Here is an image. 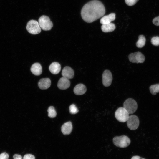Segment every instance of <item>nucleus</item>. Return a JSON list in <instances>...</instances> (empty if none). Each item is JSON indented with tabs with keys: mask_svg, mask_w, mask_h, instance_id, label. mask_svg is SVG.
Here are the masks:
<instances>
[{
	"mask_svg": "<svg viewBox=\"0 0 159 159\" xmlns=\"http://www.w3.org/2000/svg\"><path fill=\"white\" fill-rule=\"evenodd\" d=\"M105 12V8L103 4L99 1L93 0L84 6L81 14L85 21L91 23L103 16Z\"/></svg>",
	"mask_w": 159,
	"mask_h": 159,
	"instance_id": "1",
	"label": "nucleus"
},
{
	"mask_svg": "<svg viewBox=\"0 0 159 159\" xmlns=\"http://www.w3.org/2000/svg\"><path fill=\"white\" fill-rule=\"evenodd\" d=\"M113 142L117 147L124 148L127 147L130 144V140L127 136L122 135L114 137L113 139Z\"/></svg>",
	"mask_w": 159,
	"mask_h": 159,
	"instance_id": "2",
	"label": "nucleus"
},
{
	"mask_svg": "<svg viewBox=\"0 0 159 159\" xmlns=\"http://www.w3.org/2000/svg\"><path fill=\"white\" fill-rule=\"evenodd\" d=\"M38 23L41 29L44 31L51 30L53 26L52 22L49 17L42 15L38 19Z\"/></svg>",
	"mask_w": 159,
	"mask_h": 159,
	"instance_id": "3",
	"label": "nucleus"
},
{
	"mask_svg": "<svg viewBox=\"0 0 159 159\" xmlns=\"http://www.w3.org/2000/svg\"><path fill=\"white\" fill-rule=\"evenodd\" d=\"M26 29L29 33L32 34H39L41 32L38 22L34 20H31L27 23Z\"/></svg>",
	"mask_w": 159,
	"mask_h": 159,
	"instance_id": "4",
	"label": "nucleus"
},
{
	"mask_svg": "<svg viewBox=\"0 0 159 159\" xmlns=\"http://www.w3.org/2000/svg\"><path fill=\"white\" fill-rule=\"evenodd\" d=\"M123 107L127 110L129 114H132L135 112L137 110L138 105L134 99L128 98L124 102Z\"/></svg>",
	"mask_w": 159,
	"mask_h": 159,
	"instance_id": "5",
	"label": "nucleus"
},
{
	"mask_svg": "<svg viewBox=\"0 0 159 159\" xmlns=\"http://www.w3.org/2000/svg\"><path fill=\"white\" fill-rule=\"evenodd\" d=\"M129 114L127 110L123 107L118 108L115 112V117L119 122H124L127 121L129 117Z\"/></svg>",
	"mask_w": 159,
	"mask_h": 159,
	"instance_id": "6",
	"label": "nucleus"
},
{
	"mask_svg": "<svg viewBox=\"0 0 159 159\" xmlns=\"http://www.w3.org/2000/svg\"><path fill=\"white\" fill-rule=\"evenodd\" d=\"M127 122L128 127L131 130L137 129L139 126V119L138 117L135 115H131L129 116Z\"/></svg>",
	"mask_w": 159,
	"mask_h": 159,
	"instance_id": "7",
	"label": "nucleus"
},
{
	"mask_svg": "<svg viewBox=\"0 0 159 159\" xmlns=\"http://www.w3.org/2000/svg\"><path fill=\"white\" fill-rule=\"evenodd\" d=\"M130 61L132 63H143L145 59L144 55L140 52L132 53L128 56Z\"/></svg>",
	"mask_w": 159,
	"mask_h": 159,
	"instance_id": "8",
	"label": "nucleus"
},
{
	"mask_svg": "<svg viewBox=\"0 0 159 159\" xmlns=\"http://www.w3.org/2000/svg\"><path fill=\"white\" fill-rule=\"evenodd\" d=\"M112 80V75L109 70H106L103 72L102 75V82L103 85L107 87L110 86Z\"/></svg>",
	"mask_w": 159,
	"mask_h": 159,
	"instance_id": "9",
	"label": "nucleus"
},
{
	"mask_svg": "<svg viewBox=\"0 0 159 159\" xmlns=\"http://www.w3.org/2000/svg\"><path fill=\"white\" fill-rule=\"evenodd\" d=\"M70 85L69 79L63 77L59 80L57 83L58 88L61 90H65L68 88Z\"/></svg>",
	"mask_w": 159,
	"mask_h": 159,
	"instance_id": "10",
	"label": "nucleus"
},
{
	"mask_svg": "<svg viewBox=\"0 0 159 159\" xmlns=\"http://www.w3.org/2000/svg\"><path fill=\"white\" fill-rule=\"evenodd\" d=\"M62 75L63 77L69 79L72 78L74 75V72L73 69L70 67L66 66L63 69Z\"/></svg>",
	"mask_w": 159,
	"mask_h": 159,
	"instance_id": "11",
	"label": "nucleus"
},
{
	"mask_svg": "<svg viewBox=\"0 0 159 159\" xmlns=\"http://www.w3.org/2000/svg\"><path fill=\"white\" fill-rule=\"evenodd\" d=\"M51 82L49 78H42L38 82V85L41 89H46L48 88L50 86Z\"/></svg>",
	"mask_w": 159,
	"mask_h": 159,
	"instance_id": "12",
	"label": "nucleus"
},
{
	"mask_svg": "<svg viewBox=\"0 0 159 159\" xmlns=\"http://www.w3.org/2000/svg\"><path fill=\"white\" fill-rule=\"evenodd\" d=\"M72 130V124L70 121L64 123L61 127V131L64 135H68L70 134Z\"/></svg>",
	"mask_w": 159,
	"mask_h": 159,
	"instance_id": "13",
	"label": "nucleus"
},
{
	"mask_svg": "<svg viewBox=\"0 0 159 159\" xmlns=\"http://www.w3.org/2000/svg\"><path fill=\"white\" fill-rule=\"evenodd\" d=\"M31 71L34 75L39 76L42 72V68L39 63H35L33 64L31 67Z\"/></svg>",
	"mask_w": 159,
	"mask_h": 159,
	"instance_id": "14",
	"label": "nucleus"
},
{
	"mask_svg": "<svg viewBox=\"0 0 159 159\" xmlns=\"http://www.w3.org/2000/svg\"><path fill=\"white\" fill-rule=\"evenodd\" d=\"M87 90L86 86L82 84L77 85L74 87L73 91L74 94L77 95H81L85 94Z\"/></svg>",
	"mask_w": 159,
	"mask_h": 159,
	"instance_id": "15",
	"label": "nucleus"
},
{
	"mask_svg": "<svg viewBox=\"0 0 159 159\" xmlns=\"http://www.w3.org/2000/svg\"><path fill=\"white\" fill-rule=\"evenodd\" d=\"M60 64L57 62H52L49 67V70L53 74H56L59 73L61 70Z\"/></svg>",
	"mask_w": 159,
	"mask_h": 159,
	"instance_id": "16",
	"label": "nucleus"
},
{
	"mask_svg": "<svg viewBox=\"0 0 159 159\" xmlns=\"http://www.w3.org/2000/svg\"><path fill=\"white\" fill-rule=\"evenodd\" d=\"M115 18V14L111 13L102 18L100 20V22L102 24L110 23L112 21H114Z\"/></svg>",
	"mask_w": 159,
	"mask_h": 159,
	"instance_id": "17",
	"label": "nucleus"
},
{
	"mask_svg": "<svg viewBox=\"0 0 159 159\" xmlns=\"http://www.w3.org/2000/svg\"><path fill=\"white\" fill-rule=\"evenodd\" d=\"M115 24L111 23L102 24L101 27L102 31L104 32H112L115 29Z\"/></svg>",
	"mask_w": 159,
	"mask_h": 159,
	"instance_id": "18",
	"label": "nucleus"
},
{
	"mask_svg": "<svg viewBox=\"0 0 159 159\" xmlns=\"http://www.w3.org/2000/svg\"><path fill=\"white\" fill-rule=\"evenodd\" d=\"M145 37L142 35H140L138 37V39L136 43V45L138 48H141L145 46Z\"/></svg>",
	"mask_w": 159,
	"mask_h": 159,
	"instance_id": "19",
	"label": "nucleus"
},
{
	"mask_svg": "<svg viewBox=\"0 0 159 159\" xmlns=\"http://www.w3.org/2000/svg\"><path fill=\"white\" fill-rule=\"evenodd\" d=\"M150 93L153 95H155L159 92V84L152 85L150 87Z\"/></svg>",
	"mask_w": 159,
	"mask_h": 159,
	"instance_id": "20",
	"label": "nucleus"
},
{
	"mask_svg": "<svg viewBox=\"0 0 159 159\" xmlns=\"http://www.w3.org/2000/svg\"><path fill=\"white\" fill-rule=\"evenodd\" d=\"M47 112L48 116L51 118L55 117L57 115V113L54 108L52 106L49 107Z\"/></svg>",
	"mask_w": 159,
	"mask_h": 159,
	"instance_id": "21",
	"label": "nucleus"
},
{
	"mask_svg": "<svg viewBox=\"0 0 159 159\" xmlns=\"http://www.w3.org/2000/svg\"><path fill=\"white\" fill-rule=\"evenodd\" d=\"M69 109L70 113L72 114H76L78 112V110L74 104L71 105L69 107Z\"/></svg>",
	"mask_w": 159,
	"mask_h": 159,
	"instance_id": "22",
	"label": "nucleus"
},
{
	"mask_svg": "<svg viewBox=\"0 0 159 159\" xmlns=\"http://www.w3.org/2000/svg\"><path fill=\"white\" fill-rule=\"evenodd\" d=\"M151 42L153 45L159 46V37L156 36L152 37L151 39Z\"/></svg>",
	"mask_w": 159,
	"mask_h": 159,
	"instance_id": "23",
	"label": "nucleus"
},
{
	"mask_svg": "<svg viewBox=\"0 0 159 159\" xmlns=\"http://www.w3.org/2000/svg\"><path fill=\"white\" fill-rule=\"evenodd\" d=\"M139 0H125L126 4L129 6L135 5Z\"/></svg>",
	"mask_w": 159,
	"mask_h": 159,
	"instance_id": "24",
	"label": "nucleus"
},
{
	"mask_svg": "<svg viewBox=\"0 0 159 159\" xmlns=\"http://www.w3.org/2000/svg\"><path fill=\"white\" fill-rule=\"evenodd\" d=\"M9 155L8 153L4 152L0 154V159H8Z\"/></svg>",
	"mask_w": 159,
	"mask_h": 159,
	"instance_id": "25",
	"label": "nucleus"
},
{
	"mask_svg": "<svg viewBox=\"0 0 159 159\" xmlns=\"http://www.w3.org/2000/svg\"><path fill=\"white\" fill-rule=\"evenodd\" d=\"M23 159H35V157L32 154H26L24 155Z\"/></svg>",
	"mask_w": 159,
	"mask_h": 159,
	"instance_id": "26",
	"label": "nucleus"
},
{
	"mask_svg": "<svg viewBox=\"0 0 159 159\" xmlns=\"http://www.w3.org/2000/svg\"><path fill=\"white\" fill-rule=\"evenodd\" d=\"M153 23L155 25L159 26V16L153 19Z\"/></svg>",
	"mask_w": 159,
	"mask_h": 159,
	"instance_id": "27",
	"label": "nucleus"
},
{
	"mask_svg": "<svg viewBox=\"0 0 159 159\" xmlns=\"http://www.w3.org/2000/svg\"><path fill=\"white\" fill-rule=\"evenodd\" d=\"M13 159H22V156L19 154H15L13 156Z\"/></svg>",
	"mask_w": 159,
	"mask_h": 159,
	"instance_id": "28",
	"label": "nucleus"
},
{
	"mask_svg": "<svg viewBox=\"0 0 159 159\" xmlns=\"http://www.w3.org/2000/svg\"><path fill=\"white\" fill-rule=\"evenodd\" d=\"M131 159H145L138 156H133Z\"/></svg>",
	"mask_w": 159,
	"mask_h": 159,
	"instance_id": "29",
	"label": "nucleus"
}]
</instances>
